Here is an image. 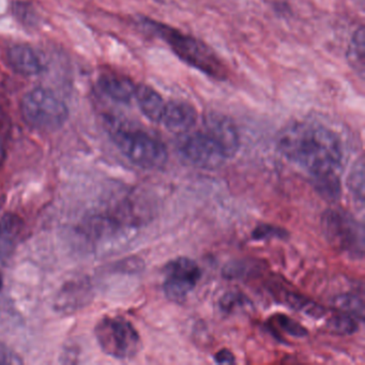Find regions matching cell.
Returning <instances> with one entry per match:
<instances>
[{"label":"cell","instance_id":"1","mask_svg":"<svg viewBox=\"0 0 365 365\" xmlns=\"http://www.w3.org/2000/svg\"><path fill=\"white\" fill-rule=\"evenodd\" d=\"M279 153L298 168L318 177L339 175L343 147L332 130L313 121H294L286 125L277 138Z\"/></svg>","mask_w":365,"mask_h":365},{"label":"cell","instance_id":"2","mask_svg":"<svg viewBox=\"0 0 365 365\" xmlns=\"http://www.w3.org/2000/svg\"><path fill=\"white\" fill-rule=\"evenodd\" d=\"M142 25L168 43L174 54L190 67L215 80L224 81L227 78V68L204 42L150 19H143Z\"/></svg>","mask_w":365,"mask_h":365},{"label":"cell","instance_id":"3","mask_svg":"<svg viewBox=\"0 0 365 365\" xmlns=\"http://www.w3.org/2000/svg\"><path fill=\"white\" fill-rule=\"evenodd\" d=\"M106 128L119 151L138 168L161 170L168 163L165 145L148 132L115 118L106 119Z\"/></svg>","mask_w":365,"mask_h":365},{"label":"cell","instance_id":"4","mask_svg":"<svg viewBox=\"0 0 365 365\" xmlns=\"http://www.w3.org/2000/svg\"><path fill=\"white\" fill-rule=\"evenodd\" d=\"M21 114L25 123L40 132L57 131L69 118V108L58 95L44 87L31 89L21 101Z\"/></svg>","mask_w":365,"mask_h":365},{"label":"cell","instance_id":"5","mask_svg":"<svg viewBox=\"0 0 365 365\" xmlns=\"http://www.w3.org/2000/svg\"><path fill=\"white\" fill-rule=\"evenodd\" d=\"M96 339L102 351L112 358L129 360L142 348L140 333L121 316H106L96 324Z\"/></svg>","mask_w":365,"mask_h":365},{"label":"cell","instance_id":"6","mask_svg":"<svg viewBox=\"0 0 365 365\" xmlns=\"http://www.w3.org/2000/svg\"><path fill=\"white\" fill-rule=\"evenodd\" d=\"M324 238L337 252L361 259L364 255V230L349 213L330 209L322 217Z\"/></svg>","mask_w":365,"mask_h":365},{"label":"cell","instance_id":"7","mask_svg":"<svg viewBox=\"0 0 365 365\" xmlns=\"http://www.w3.org/2000/svg\"><path fill=\"white\" fill-rule=\"evenodd\" d=\"M177 150L185 163L200 170H217L228 160L217 143L204 131L181 134Z\"/></svg>","mask_w":365,"mask_h":365},{"label":"cell","instance_id":"8","mask_svg":"<svg viewBox=\"0 0 365 365\" xmlns=\"http://www.w3.org/2000/svg\"><path fill=\"white\" fill-rule=\"evenodd\" d=\"M163 273L164 294L168 300L175 303L185 302L202 277L197 262L185 256L168 262Z\"/></svg>","mask_w":365,"mask_h":365},{"label":"cell","instance_id":"9","mask_svg":"<svg viewBox=\"0 0 365 365\" xmlns=\"http://www.w3.org/2000/svg\"><path fill=\"white\" fill-rule=\"evenodd\" d=\"M204 132L222 149L227 159L234 158L240 149V135L230 117L221 113H209L204 117Z\"/></svg>","mask_w":365,"mask_h":365},{"label":"cell","instance_id":"10","mask_svg":"<svg viewBox=\"0 0 365 365\" xmlns=\"http://www.w3.org/2000/svg\"><path fill=\"white\" fill-rule=\"evenodd\" d=\"M197 110L192 104L180 100H172L166 102L160 123L168 131L181 135L191 131L197 123Z\"/></svg>","mask_w":365,"mask_h":365},{"label":"cell","instance_id":"11","mask_svg":"<svg viewBox=\"0 0 365 365\" xmlns=\"http://www.w3.org/2000/svg\"><path fill=\"white\" fill-rule=\"evenodd\" d=\"M8 63L14 72L22 76H36L46 70L41 55L29 44H16L8 50Z\"/></svg>","mask_w":365,"mask_h":365},{"label":"cell","instance_id":"12","mask_svg":"<svg viewBox=\"0 0 365 365\" xmlns=\"http://www.w3.org/2000/svg\"><path fill=\"white\" fill-rule=\"evenodd\" d=\"M91 296V287L86 279L68 282L57 294L55 307L59 313H74L86 307Z\"/></svg>","mask_w":365,"mask_h":365},{"label":"cell","instance_id":"13","mask_svg":"<svg viewBox=\"0 0 365 365\" xmlns=\"http://www.w3.org/2000/svg\"><path fill=\"white\" fill-rule=\"evenodd\" d=\"M24 230V222L16 213L8 212L0 219V262H9L16 252L20 237Z\"/></svg>","mask_w":365,"mask_h":365},{"label":"cell","instance_id":"14","mask_svg":"<svg viewBox=\"0 0 365 365\" xmlns=\"http://www.w3.org/2000/svg\"><path fill=\"white\" fill-rule=\"evenodd\" d=\"M99 88L104 95L120 103H129L135 96L138 85L119 74H104L98 81Z\"/></svg>","mask_w":365,"mask_h":365},{"label":"cell","instance_id":"15","mask_svg":"<svg viewBox=\"0 0 365 365\" xmlns=\"http://www.w3.org/2000/svg\"><path fill=\"white\" fill-rule=\"evenodd\" d=\"M134 99L138 102L142 114L151 123H161L166 101L153 87L147 85H138Z\"/></svg>","mask_w":365,"mask_h":365},{"label":"cell","instance_id":"16","mask_svg":"<svg viewBox=\"0 0 365 365\" xmlns=\"http://www.w3.org/2000/svg\"><path fill=\"white\" fill-rule=\"evenodd\" d=\"M347 61L350 67L361 78H364L365 71V29L360 26L354 31L348 44Z\"/></svg>","mask_w":365,"mask_h":365},{"label":"cell","instance_id":"17","mask_svg":"<svg viewBox=\"0 0 365 365\" xmlns=\"http://www.w3.org/2000/svg\"><path fill=\"white\" fill-rule=\"evenodd\" d=\"M364 161L360 159L352 165L347 185L354 202L361 209L364 206Z\"/></svg>","mask_w":365,"mask_h":365},{"label":"cell","instance_id":"18","mask_svg":"<svg viewBox=\"0 0 365 365\" xmlns=\"http://www.w3.org/2000/svg\"><path fill=\"white\" fill-rule=\"evenodd\" d=\"M362 322L349 314L339 312L327 322V328L333 334L351 335L358 332Z\"/></svg>","mask_w":365,"mask_h":365},{"label":"cell","instance_id":"19","mask_svg":"<svg viewBox=\"0 0 365 365\" xmlns=\"http://www.w3.org/2000/svg\"><path fill=\"white\" fill-rule=\"evenodd\" d=\"M285 302L296 311L301 312L304 315L311 316L313 318H320L324 315V307L318 305L314 301L300 296V294H294V292H287L284 297Z\"/></svg>","mask_w":365,"mask_h":365},{"label":"cell","instance_id":"20","mask_svg":"<svg viewBox=\"0 0 365 365\" xmlns=\"http://www.w3.org/2000/svg\"><path fill=\"white\" fill-rule=\"evenodd\" d=\"M334 307L339 312L349 314L358 318L360 322L364 320V304L362 297L354 294H344L336 297Z\"/></svg>","mask_w":365,"mask_h":365},{"label":"cell","instance_id":"21","mask_svg":"<svg viewBox=\"0 0 365 365\" xmlns=\"http://www.w3.org/2000/svg\"><path fill=\"white\" fill-rule=\"evenodd\" d=\"M312 180H313L316 191L326 200L334 202V200L341 197V179H339V175L318 177V178H313Z\"/></svg>","mask_w":365,"mask_h":365},{"label":"cell","instance_id":"22","mask_svg":"<svg viewBox=\"0 0 365 365\" xmlns=\"http://www.w3.org/2000/svg\"><path fill=\"white\" fill-rule=\"evenodd\" d=\"M258 270V264L249 260L230 262L223 268V277L228 279H245Z\"/></svg>","mask_w":365,"mask_h":365},{"label":"cell","instance_id":"23","mask_svg":"<svg viewBox=\"0 0 365 365\" xmlns=\"http://www.w3.org/2000/svg\"><path fill=\"white\" fill-rule=\"evenodd\" d=\"M273 324L277 326V329L282 330V332L286 333L290 336L301 339V337H305L307 335V328H304L302 324H299L296 320L292 319L289 316L279 314L273 318Z\"/></svg>","mask_w":365,"mask_h":365},{"label":"cell","instance_id":"24","mask_svg":"<svg viewBox=\"0 0 365 365\" xmlns=\"http://www.w3.org/2000/svg\"><path fill=\"white\" fill-rule=\"evenodd\" d=\"M249 303V299L242 292H227L220 299L219 307L223 313L232 314L247 307Z\"/></svg>","mask_w":365,"mask_h":365},{"label":"cell","instance_id":"25","mask_svg":"<svg viewBox=\"0 0 365 365\" xmlns=\"http://www.w3.org/2000/svg\"><path fill=\"white\" fill-rule=\"evenodd\" d=\"M14 14L18 21H20L25 26L35 27L39 20L35 7L31 4L25 3L21 0L14 4Z\"/></svg>","mask_w":365,"mask_h":365},{"label":"cell","instance_id":"26","mask_svg":"<svg viewBox=\"0 0 365 365\" xmlns=\"http://www.w3.org/2000/svg\"><path fill=\"white\" fill-rule=\"evenodd\" d=\"M288 232L284 228L271 225V224H259L252 232V239L255 241L271 240V239H286Z\"/></svg>","mask_w":365,"mask_h":365},{"label":"cell","instance_id":"27","mask_svg":"<svg viewBox=\"0 0 365 365\" xmlns=\"http://www.w3.org/2000/svg\"><path fill=\"white\" fill-rule=\"evenodd\" d=\"M23 360L16 351L0 341V365L22 364Z\"/></svg>","mask_w":365,"mask_h":365},{"label":"cell","instance_id":"28","mask_svg":"<svg viewBox=\"0 0 365 365\" xmlns=\"http://www.w3.org/2000/svg\"><path fill=\"white\" fill-rule=\"evenodd\" d=\"M215 362L219 364H232L236 362V358L228 349H221L215 354Z\"/></svg>","mask_w":365,"mask_h":365},{"label":"cell","instance_id":"29","mask_svg":"<svg viewBox=\"0 0 365 365\" xmlns=\"http://www.w3.org/2000/svg\"><path fill=\"white\" fill-rule=\"evenodd\" d=\"M4 160H5V149H4L1 140H0V165L3 164Z\"/></svg>","mask_w":365,"mask_h":365},{"label":"cell","instance_id":"30","mask_svg":"<svg viewBox=\"0 0 365 365\" xmlns=\"http://www.w3.org/2000/svg\"><path fill=\"white\" fill-rule=\"evenodd\" d=\"M0 286H1V277H0Z\"/></svg>","mask_w":365,"mask_h":365},{"label":"cell","instance_id":"31","mask_svg":"<svg viewBox=\"0 0 365 365\" xmlns=\"http://www.w3.org/2000/svg\"><path fill=\"white\" fill-rule=\"evenodd\" d=\"M0 208H1V200H0Z\"/></svg>","mask_w":365,"mask_h":365},{"label":"cell","instance_id":"32","mask_svg":"<svg viewBox=\"0 0 365 365\" xmlns=\"http://www.w3.org/2000/svg\"><path fill=\"white\" fill-rule=\"evenodd\" d=\"M359 1H361V3H363V0H359Z\"/></svg>","mask_w":365,"mask_h":365}]
</instances>
